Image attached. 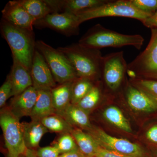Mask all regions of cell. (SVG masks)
I'll return each instance as SVG.
<instances>
[{
	"label": "cell",
	"mask_w": 157,
	"mask_h": 157,
	"mask_svg": "<svg viewBox=\"0 0 157 157\" xmlns=\"http://www.w3.org/2000/svg\"><path fill=\"white\" fill-rule=\"evenodd\" d=\"M38 91L33 86L11 99L9 108L12 113L18 118L31 116L36 101Z\"/></svg>",
	"instance_id": "obj_15"
},
{
	"label": "cell",
	"mask_w": 157,
	"mask_h": 157,
	"mask_svg": "<svg viewBox=\"0 0 157 157\" xmlns=\"http://www.w3.org/2000/svg\"><path fill=\"white\" fill-rule=\"evenodd\" d=\"M18 2L36 21L53 13L46 0H18Z\"/></svg>",
	"instance_id": "obj_22"
},
{
	"label": "cell",
	"mask_w": 157,
	"mask_h": 157,
	"mask_svg": "<svg viewBox=\"0 0 157 157\" xmlns=\"http://www.w3.org/2000/svg\"><path fill=\"white\" fill-rule=\"evenodd\" d=\"M25 157H38L35 150L27 149L24 154Z\"/></svg>",
	"instance_id": "obj_36"
},
{
	"label": "cell",
	"mask_w": 157,
	"mask_h": 157,
	"mask_svg": "<svg viewBox=\"0 0 157 157\" xmlns=\"http://www.w3.org/2000/svg\"><path fill=\"white\" fill-rule=\"evenodd\" d=\"M103 116L107 122L118 128L128 133L132 132V127L128 120L120 109L116 106H110L107 107L104 110Z\"/></svg>",
	"instance_id": "obj_23"
},
{
	"label": "cell",
	"mask_w": 157,
	"mask_h": 157,
	"mask_svg": "<svg viewBox=\"0 0 157 157\" xmlns=\"http://www.w3.org/2000/svg\"><path fill=\"white\" fill-rule=\"evenodd\" d=\"M125 94L127 103L133 110L142 113H151L157 110V103L132 83L127 85Z\"/></svg>",
	"instance_id": "obj_14"
},
{
	"label": "cell",
	"mask_w": 157,
	"mask_h": 157,
	"mask_svg": "<svg viewBox=\"0 0 157 157\" xmlns=\"http://www.w3.org/2000/svg\"><path fill=\"white\" fill-rule=\"evenodd\" d=\"M71 134L74 137L79 151L84 155L95 156L100 146L91 135L79 128L73 129Z\"/></svg>",
	"instance_id": "obj_21"
},
{
	"label": "cell",
	"mask_w": 157,
	"mask_h": 157,
	"mask_svg": "<svg viewBox=\"0 0 157 157\" xmlns=\"http://www.w3.org/2000/svg\"><path fill=\"white\" fill-rule=\"evenodd\" d=\"M128 66L123 51L104 56L101 76L109 91L116 93L121 89L125 79Z\"/></svg>",
	"instance_id": "obj_8"
},
{
	"label": "cell",
	"mask_w": 157,
	"mask_h": 157,
	"mask_svg": "<svg viewBox=\"0 0 157 157\" xmlns=\"http://www.w3.org/2000/svg\"><path fill=\"white\" fill-rule=\"evenodd\" d=\"M88 131L99 146L103 148L130 157H146L144 150L137 144L113 137L99 128L92 127Z\"/></svg>",
	"instance_id": "obj_9"
},
{
	"label": "cell",
	"mask_w": 157,
	"mask_h": 157,
	"mask_svg": "<svg viewBox=\"0 0 157 157\" xmlns=\"http://www.w3.org/2000/svg\"><path fill=\"white\" fill-rule=\"evenodd\" d=\"M38 97L30 117L32 120L41 121L46 117L56 114L51 90H37Z\"/></svg>",
	"instance_id": "obj_17"
},
{
	"label": "cell",
	"mask_w": 157,
	"mask_h": 157,
	"mask_svg": "<svg viewBox=\"0 0 157 157\" xmlns=\"http://www.w3.org/2000/svg\"><path fill=\"white\" fill-rule=\"evenodd\" d=\"M36 48L43 56L57 82L63 84L78 78L70 61L57 49L42 40L36 42Z\"/></svg>",
	"instance_id": "obj_7"
},
{
	"label": "cell",
	"mask_w": 157,
	"mask_h": 157,
	"mask_svg": "<svg viewBox=\"0 0 157 157\" xmlns=\"http://www.w3.org/2000/svg\"><path fill=\"white\" fill-rule=\"evenodd\" d=\"M132 5L144 13L153 15L157 10V0H130Z\"/></svg>",
	"instance_id": "obj_29"
},
{
	"label": "cell",
	"mask_w": 157,
	"mask_h": 157,
	"mask_svg": "<svg viewBox=\"0 0 157 157\" xmlns=\"http://www.w3.org/2000/svg\"><path fill=\"white\" fill-rule=\"evenodd\" d=\"M19 157H25L24 155H22L20 156Z\"/></svg>",
	"instance_id": "obj_37"
},
{
	"label": "cell",
	"mask_w": 157,
	"mask_h": 157,
	"mask_svg": "<svg viewBox=\"0 0 157 157\" xmlns=\"http://www.w3.org/2000/svg\"><path fill=\"white\" fill-rule=\"evenodd\" d=\"M131 78L157 80V27L151 29V37L146 48L128 64Z\"/></svg>",
	"instance_id": "obj_6"
},
{
	"label": "cell",
	"mask_w": 157,
	"mask_h": 157,
	"mask_svg": "<svg viewBox=\"0 0 157 157\" xmlns=\"http://www.w3.org/2000/svg\"><path fill=\"white\" fill-rule=\"evenodd\" d=\"M76 15L81 24L89 20L105 17H129L141 22L152 15L138 10L130 0H109L102 6L80 12Z\"/></svg>",
	"instance_id": "obj_4"
},
{
	"label": "cell",
	"mask_w": 157,
	"mask_h": 157,
	"mask_svg": "<svg viewBox=\"0 0 157 157\" xmlns=\"http://www.w3.org/2000/svg\"><path fill=\"white\" fill-rule=\"evenodd\" d=\"M84 157H88V156H86L84 155Z\"/></svg>",
	"instance_id": "obj_38"
},
{
	"label": "cell",
	"mask_w": 157,
	"mask_h": 157,
	"mask_svg": "<svg viewBox=\"0 0 157 157\" xmlns=\"http://www.w3.org/2000/svg\"><path fill=\"white\" fill-rule=\"evenodd\" d=\"M2 19L13 25L33 32L35 19L20 5L18 1H9L2 11Z\"/></svg>",
	"instance_id": "obj_12"
},
{
	"label": "cell",
	"mask_w": 157,
	"mask_h": 157,
	"mask_svg": "<svg viewBox=\"0 0 157 157\" xmlns=\"http://www.w3.org/2000/svg\"><path fill=\"white\" fill-rule=\"evenodd\" d=\"M1 34L7 41L16 59L30 72L36 42L33 32L17 27L2 18L0 24Z\"/></svg>",
	"instance_id": "obj_3"
},
{
	"label": "cell",
	"mask_w": 157,
	"mask_h": 157,
	"mask_svg": "<svg viewBox=\"0 0 157 157\" xmlns=\"http://www.w3.org/2000/svg\"><path fill=\"white\" fill-rule=\"evenodd\" d=\"M12 58L13 65L9 75L12 86L11 97H14L33 86V82L30 71L16 59Z\"/></svg>",
	"instance_id": "obj_16"
},
{
	"label": "cell",
	"mask_w": 157,
	"mask_h": 157,
	"mask_svg": "<svg viewBox=\"0 0 157 157\" xmlns=\"http://www.w3.org/2000/svg\"><path fill=\"white\" fill-rule=\"evenodd\" d=\"M94 157H130L99 147Z\"/></svg>",
	"instance_id": "obj_32"
},
{
	"label": "cell",
	"mask_w": 157,
	"mask_h": 157,
	"mask_svg": "<svg viewBox=\"0 0 157 157\" xmlns=\"http://www.w3.org/2000/svg\"><path fill=\"white\" fill-rule=\"evenodd\" d=\"M24 139L27 148L34 150L39 146L43 135L48 130L40 121L32 120L29 123H22Z\"/></svg>",
	"instance_id": "obj_18"
},
{
	"label": "cell",
	"mask_w": 157,
	"mask_h": 157,
	"mask_svg": "<svg viewBox=\"0 0 157 157\" xmlns=\"http://www.w3.org/2000/svg\"><path fill=\"white\" fill-rule=\"evenodd\" d=\"M144 39L140 35H125L106 28L100 24L96 25L86 32L78 43L88 48L100 49L104 48H121L134 46L140 49Z\"/></svg>",
	"instance_id": "obj_2"
},
{
	"label": "cell",
	"mask_w": 157,
	"mask_h": 157,
	"mask_svg": "<svg viewBox=\"0 0 157 157\" xmlns=\"http://www.w3.org/2000/svg\"><path fill=\"white\" fill-rule=\"evenodd\" d=\"M58 115L64 118L72 126L88 130L92 127L89 114L76 104H71Z\"/></svg>",
	"instance_id": "obj_19"
},
{
	"label": "cell",
	"mask_w": 157,
	"mask_h": 157,
	"mask_svg": "<svg viewBox=\"0 0 157 157\" xmlns=\"http://www.w3.org/2000/svg\"><path fill=\"white\" fill-rule=\"evenodd\" d=\"M131 83L146 94L157 104V80L131 78Z\"/></svg>",
	"instance_id": "obj_27"
},
{
	"label": "cell",
	"mask_w": 157,
	"mask_h": 157,
	"mask_svg": "<svg viewBox=\"0 0 157 157\" xmlns=\"http://www.w3.org/2000/svg\"><path fill=\"white\" fill-rule=\"evenodd\" d=\"M109 0H46L53 13H67L75 14L97 8Z\"/></svg>",
	"instance_id": "obj_13"
},
{
	"label": "cell",
	"mask_w": 157,
	"mask_h": 157,
	"mask_svg": "<svg viewBox=\"0 0 157 157\" xmlns=\"http://www.w3.org/2000/svg\"><path fill=\"white\" fill-rule=\"evenodd\" d=\"M145 137L151 143L157 144V124L152 126L147 131Z\"/></svg>",
	"instance_id": "obj_33"
},
{
	"label": "cell",
	"mask_w": 157,
	"mask_h": 157,
	"mask_svg": "<svg viewBox=\"0 0 157 157\" xmlns=\"http://www.w3.org/2000/svg\"><path fill=\"white\" fill-rule=\"evenodd\" d=\"M12 83L9 74L7 76L6 81L0 88V107L5 106L6 101L11 97L12 91Z\"/></svg>",
	"instance_id": "obj_30"
},
{
	"label": "cell",
	"mask_w": 157,
	"mask_h": 157,
	"mask_svg": "<svg viewBox=\"0 0 157 157\" xmlns=\"http://www.w3.org/2000/svg\"><path fill=\"white\" fill-rule=\"evenodd\" d=\"M59 157H84V155L79 151V150H78L62 154L60 155Z\"/></svg>",
	"instance_id": "obj_35"
},
{
	"label": "cell",
	"mask_w": 157,
	"mask_h": 157,
	"mask_svg": "<svg viewBox=\"0 0 157 157\" xmlns=\"http://www.w3.org/2000/svg\"><path fill=\"white\" fill-rule=\"evenodd\" d=\"M143 25L151 29L157 27V10L150 17L141 21Z\"/></svg>",
	"instance_id": "obj_34"
},
{
	"label": "cell",
	"mask_w": 157,
	"mask_h": 157,
	"mask_svg": "<svg viewBox=\"0 0 157 157\" xmlns=\"http://www.w3.org/2000/svg\"><path fill=\"white\" fill-rule=\"evenodd\" d=\"M73 82L61 84L51 90L52 102L57 114H60L71 104Z\"/></svg>",
	"instance_id": "obj_20"
},
{
	"label": "cell",
	"mask_w": 157,
	"mask_h": 157,
	"mask_svg": "<svg viewBox=\"0 0 157 157\" xmlns=\"http://www.w3.org/2000/svg\"><path fill=\"white\" fill-rule=\"evenodd\" d=\"M48 131L57 133H70L73 131V126L61 116L56 114L48 116L40 121Z\"/></svg>",
	"instance_id": "obj_24"
},
{
	"label": "cell",
	"mask_w": 157,
	"mask_h": 157,
	"mask_svg": "<svg viewBox=\"0 0 157 157\" xmlns=\"http://www.w3.org/2000/svg\"><path fill=\"white\" fill-rule=\"evenodd\" d=\"M57 49L70 61L78 78L94 81L101 77L104 57L99 49L88 48L78 43Z\"/></svg>",
	"instance_id": "obj_1"
},
{
	"label": "cell",
	"mask_w": 157,
	"mask_h": 157,
	"mask_svg": "<svg viewBox=\"0 0 157 157\" xmlns=\"http://www.w3.org/2000/svg\"><path fill=\"white\" fill-rule=\"evenodd\" d=\"M102 97V92L100 86L95 84L92 89L76 105L89 114L98 105Z\"/></svg>",
	"instance_id": "obj_26"
},
{
	"label": "cell",
	"mask_w": 157,
	"mask_h": 157,
	"mask_svg": "<svg viewBox=\"0 0 157 157\" xmlns=\"http://www.w3.org/2000/svg\"><path fill=\"white\" fill-rule=\"evenodd\" d=\"M54 145L61 154L79 150L74 137L70 133L62 134Z\"/></svg>",
	"instance_id": "obj_28"
},
{
	"label": "cell",
	"mask_w": 157,
	"mask_h": 157,
	"mask_svg": "<svg viewBox=\"0 0 157 157\" xmlns=\"http://www.w3.org/2000/svg\"><path fill=\"white\" fill-rule=\"evenodd\" d=\"M95 85L94 81L89 78H78L74 80L71 89V104H77Z\"/></svg>",
	"instance_id": "obj_25"
},
{
	"label": "cell",
	"mask_w": 157,
	"mask_h": 157,
	"mask_svg": "<svg viewBox=\"0 0 157 157\" xmlns=\"http://www.w3.org/2000/svg\"><path fill=\"white\" fill-rule=\"evenodd\" d=\"M36 153L38 157H59L60 154L58 149L55 145L40 147Z\"/></svg>",
	"instance_id": "obj_31"
},
{
	"label": "cell",
	"mask_w": 157,
	"mask_h": 157,
	"mask_svg": "<svg viewBox=\"0 0 157 157\" xmlns=\"http://www.w3.org/2000/svg\"><path fill=\"white\" fill-rule=\"evenodd\" d=\"M80 25L78 17L75 14L55 12L36 21L34 26L40 29H52L67 36H70L79 34Z\"/></svg>",
	"instance_id": "obj_10"
},
{
	"label": "cell",
	"mask_w": 157,
	"mask_h": 157,
	"mask_svg": "<svg viewBox=\"0 0 157 157\" xmlns=\"http://www.w3.org/2000/svg\"><path fill=\"white\" fill-rule=\"evenodd\" d=\"M30 73L33 86L37 90H52L56 86L50 68L42 54L36 48L34 52Z\"/></svg>",
	"instance_id": "obj_11"
},
{
	"label": "cell",
	"mask_w": 157,
	"mask_h": 157,
	"mask_svg": "<svg viewBox=\"0 0 157 157\" xmlns=\"http://www.w3.org/2000/svg\"><path fill=\"white\" fill-rule=\"evenodd\" d=\"M0 125L8 151V157H19L24 155L27 148L24 139L22 123L9 107L1 110Z\"/></svg>",
	"instance_id": "obj_5"
},
{
	"label": "cell",
	"mask_w": 157,
	"mask_h": 157,
	"mask_svg": "<svg viewBox=\"0 0 157 157\" xmlns=\"http://www.w3.org/2000/svg\"><path fill=\"white\" fill-rule=\"evenodd\" d=\"M155 157H157V153H156V154L155 155Z\"/></svg>",
	"instance_id": "obj_39"
}]
</instances>
